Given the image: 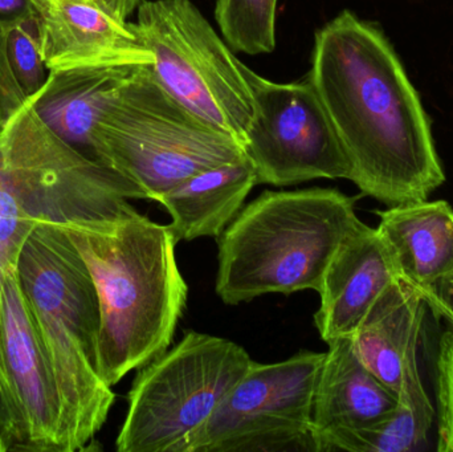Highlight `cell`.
Returning <instances> with one entry per match:
<instances>
[{
    "mask_svg": "<svg viewBox=\"0 0 453 452\" xmlns=\"http://www.w3.org/2000/svg\"><path fill=\"white\" fill-rule=\"evenodd\" d=\"M95 159L138 186L149 201L203 170L244 158L242 143L199 119L141 66L101 111Z\"/></svg>",
    "mask_w": 453,
    "mask_h": 452,
    "instance_id": "obj_6",
    "label": "cell"
},
{
    "mask_svg": "<svg viewBox=\"0 0 453 452\" xmlns=\"http://www.w3.org/2000/svg\"><path fill=\"white\" fill-rule=\"evenodd\" d=\"M377 230L399 279L422 289L453 272V209L446 201L412 202L377 211Z\"/></svg>",
    "mask_w": 453,
    "mask_h": 452,
    "instance_id": "obj_17",
    "label": "cell"
},
{
    "mask_svg": "<svg viewBox=\"0 0 453 452\" xmlns=\"http://www.w3.org/2000/svg\"><path fill=\"white\" fill-rule=\"evenodd\" d=\"M244 74L255 111L242 148L258 183L350 180V162L311 80L274 82L247 65Z\"/></svg>",
    "mask_w": 453,
    "mask_h": 452,
    "instance_id": "obj_10",
    "label": "cell"
},
{
    "mask_svg": "<svg viewBox=\"0 0 453 452\" xmlns=\"http://www.w3.org/2000/svg\"><path fill=\"white\" fill-rule=\"evenodd\" d=\"M148 199L132 180L61 140L28 103L0 129V419L7 410L3 328L5 273L37 222L100 219Z\"/></svg>",
    "mask_w": 453,
    "mask_h": 452,
    "instance_id": "obj_3",
    "label": "cell"
},
{
    "mask_svg": "<svg viewBox=\"0 0 453 452\" xmlns=\"http://www.w3.org/2000/svg\"><path fill=\"white\" fill-rule=\"evenodd\" d=\"M253 363L229 340L188 332L135 376L117 451H182Z\"/></svg>",
    "mask_w": 453,
    "mask_h": 452,
    "instance_id": "obj_7",
    "label": "cell"
},
{
    "mask_svg": "<svg viewBox=\"0 0 453 452\" xmlns=\"http://www.w3.org/2000/svg\"><path fill=\"white\" fill-rule=\"evenodd\" d=\"M98 2L111 8L114 12L119 13L122 18L129 19V16L137 10L140 2L138 0H98Z\"/></svg>",
    "mask_w": 453,
    "mask_h": 452,
    "instance_id": "obj_26",
    "label": "cell"
},
{
    "mask_svg": "<svg viewBox=\"0 0 453 452\" xmlns=\"http://www.w3.org/2000/svg\"><path fill=\"white\" fill-rule=\"evenodd\" d=\"M8 451L7 445H5L4 438L0 434V452Z\"/></svg>",
    "mask_w": 453,
    "mask_h": 452,
    "instance_id": "obj_27",
    "label": "cell"
},
{
    "mask_svg": "<svg viewBox=\"0 0 453 452\" xmlns=\"http://www.w3.org/2000/svg\"><path fill=\"white\" fill-rule=\"evenodd\" d=\"M279 0H217L215 20L234 52L266 55L276 48Z\"/></svg>",
    "mask_w": 453,
    "mask_h": 452,
    "instance_id": "obj_20",
    "label": "cell"
},
{
    "mask_svg": "<svg viewBox=\"0 0 453 452\" xmlns=\"http://www.w3.org/2000/svg\"><path fill=\"white\" fill-rule=\"evenodd\" d=\"M359 222L356 198L337 188L264 191L218 236V296L237 305L319 292L333 255Z\"/></svg>",
    "mask_w": 453,
    "mask_h": 452,
    "instance_id": "obj_5",
    "label": "cell"
},
{
    "mask_svg": "<svg viewBox=\"0 0 453 452\" xmlns=\"http://www.w3.org/2000/svg\"><path fill=\"white\" fill-rule=\"evenodd\" d=\"M311 406V424L319 442L340 430H359L388 418L398 395L388 389L362 363L351 337L327 342Z\"/></svg>",
    "mask_w": 453,
    "mask_h": 452,
    "instance_id": "obj_15",
    "label": "cell"
},
{
    "mask_svg": "<svg viewBox=\"0 0 453 452\" xmlns=\"http://www.w3.org/2000/svg\"><path fill=\"white\" fill-rule=\"evenodd\" d=\"M16 270L58 384L65 452L88 450L116 400L98 373L100 308L92 276L56 219L36 223Z\"/></svg>",
    "mask_w": 453,
    "mask_h": 452,
    "instance_id": "obj_4",
    "label": "cell"
},
{
    "mask_svg": "<svg viewBox=\"0 0 453 452\" xmlns=\"http://www.w3.org/2000/svg\"><path fill=\"white\" fill-rule=\"evenodd\" d=\"M4 23L0 20V129L3 124L26 103L27 98L16 82L4 50Z\"/></svg>",
    "mask_w": 453,
    "mask_h": 452,
    "instance_id": "obj_23",
    "label": "cell"
},
{
    "mask_svg": "<svg viewBox=\"0 0 453 452\" xmlns=\"http://www.w3.org/2000/svg\"><path fill=\"white\" fill-rule=\"evenodd\" d=\"M151 53L111 63L50 71L39 92L27 98L39 119L61 140L95 159L92 132L114 93L146 64ZM96 161V159H95Z\"/></svg>",
    "mask_w": 453,
    "mask_h": 452,
    "instance_id": "obj_14",
    "label": "cell"
},
{
    "mask_svg": "<svg viewBox=\"0 0 453 452\" xmlns=\"http://www.w3.org/2000/svg\"><path fill=\"white\" fill-rule=\"evenodd\" d=\"M50 71L149 55L134 23L98 0H32Z\"/></svg>",
    "mask_w": 453,
    "mask_h": 452,
    "instance_id": "obj_13",
    "label": "cell"
},
{
    "mask_svg": "<svg viewBox=\"0 0 453 452\" xmlns=\"http://www.w3.org/2000/svg\"><path fill=\"white\" fill-rule=\"evenodd\" d=\"M257 183L255 167L245 156L188 178L157 202L172 217L169 227L177 243L203 236L218 238Z\"/></svg>",
    "mask_w": 453,
    "mask_h": 452,
    "instance_id": "obj_18",
    "label": "cell"
},
{
    "mask_svg": "<svg viewBox=\"0 0 453 452\" xmlns=\"http://www.w3.org/2000/svg\"><path fill=\"white\" fill-rule=\"evenodd\" d=\"M436 400H438V448L453 452V328L441 334L436 358Z\"/></svg>",
    "mask_w": 453,
    "mask_h": 452,
    "instance_id": "obj_22",
    "label": "cell"
},
{
    "mask_svg": "<svg viewBox=\"0 0 453 452\" xmlns=\"http://www.w3.org/2000/svg\"><path fill=\"white\" fill-rule=\"evenodd\" d=\"M308 79L364 195L399 206L446 182L430 117L380 27L342 11L316 32Z\"/></svg>",
    "mask_w": 453,
    "mask_h": 452,
    "instance_id": "obj_1",
    "label": "cell"
},
{
    "mask_svg": "<svg viewBox=\"0 0 453 452\" xmlns=\"http://www.w3.org/2000/svg\"><path fill=\"white\" fill-rule=\"evenodd\" d=\"M325 353L253 363L180 452L314 451L311 406Z\"/></svg>",
    "mask_w": 453,
    "mask_h": 452,
    "instance_id": "obj_9",
    "label": "cell"
},
{
    "mask_svg": "<svg viewBox=\"0 0 453 452\" xmlns=\"http://www.w3.org/2000/svg\"><path fill=\"white\" fill-rule=\"evenodd\" d=\"M92 276L100 308L97 368L113 387L166 352L188 304L169 225L134 207L100 219L60 222Z\"/></svg>",
    "mask_w": 453,
    "mask_h": 452,
    "instance_id": "obj_2",
    "label": "cell"
},
{
    "mask_svg": "<svg viewBox=\"0 0 453 452\" xmlns=\"http://www.w3.org/2000/svg\"><path fill=\"white\" fill-rule=\"evenodd\" d=\"M3 324L8 403L0 434L8 450L65 452L58 384L19 283L16 265L5 273Z\"/></svg>",
    "mask_w": 453,
    "mask_h": 452,
    "instance_id": "obj_11",
    "label": "cell"
},
{
    "mask_svg": "<svg viewBox=\"0 0 453 452\" xmlns=\"http://www.w3.org/2000/svg\"><path fill=\"white\" fill-rule=\"evenodd\" d=\"M8 65L26 98L42 89L50 76L42 58L39 29L35 15L4 29Z\"/></svg>",
    "mask_w": 453,
    "mask_h": 452,
    "instance_id": "obj_21",
    "label": "cell"
},
{
    "mask_svg": "<svg viewBox=\"0 0 453 452\" xmlns=\"http://www.w3.org/2000/svg\"><path fill=\"white\" fill-rule=\"evenodd\" d=\"M435 418L430 395L420 379L419 366L407 374L395 410L378 424L359 430L325 435L319 452H412L427 445Z\"/></svg>",
    "mask_w": 453,
    "mask_h": 452,
    "instance_id": "obj_19",
    "label": "cell"
},
{
    "mask_svg": "<svg viewBox=\"0 0 453 452\" xmlns=\"http://www.w3.org/2000/svg\"><path fill=\"white\" fill-rule=\"evenodd\" d=\"M426 308L422 296L399 279L383 292L351 336L365 366L398 397L409 372L419 366L418 347Z\"/></svg>",
    "mask_w": 453,
    "mask_h": 452,
    "instance_id": "obj_16",
    "label": "cell"
},
{
    "mask_svg": "<svg viewBox=\"0 0 453 452\" xmlns=\"http://www.w3.org/2000/svg\"><path fill=\"white\" fill-rule=\"evenodd\" d=\"M138 2H140V3H141V2H142V0H138Z\"/></svg>",
    "mask_w": 453,
    "mask_h": 452,
    "instance_id": "obj_28",
    "label": "cell"
},
{
    "mask_svg": "<svg viewBox=\"0 0 453 452\" xmlns=\"http://www.w3.org/2000/svg\"><path fill=\"white\" fill-rule=\"evenodd\" d=\"M398 270L377 228L359 222L333 255L319 287L314 324L325 342L351 337Z\"/></svg>",
    "mask_w": 453,
    "mask_h": 452,
    "instance_id": "obj_12",
    "label": "cell"
},
{
    "mask_svg": "<svg viewBox=\"0 0 453 452\" xmlns=\"http://www.w3.org/2000/svg\"><path fill=\"white\" fill-rule=\"evenodd\" d=\"M134 27L161 84L242 145L255 111L245 65L199 8L191 0H142Z\"/></svg>",
    "mask_w": 453,
    "mask_h": 452,
    "instance_id": "obj_8",
    "label": "cell"
},
{
    "mask_svg": "<svg viewBox=\"0 0 453 452\" xmlns=\"http://www.w3.org/2000/svg\"><path fill=\"white\" fill-rule=\"evenodd\" d=\"M415 291L422 296L428 308L453 328V272L433 286Z\"/></svg>",
    "mask_w": 453,
    "mask_h": 452,
    "instance_id": "obj_24",
    "label": "cell"
},
{
    "mask_svg": "<svg viewBox=\"0 0 453 452\" xmlns=\"http://www.w3.org/2000/svg\"><path fill=\"white\" fill-rule=\"evenodd\" d=\"M34 16L32 0H0V20L10 27Z\"/></svg>",
    "mask_w": 453,
    "mask_h": 452,
    "instance_id": "obj_25",
    "label": "cell"
}]
</instances>
